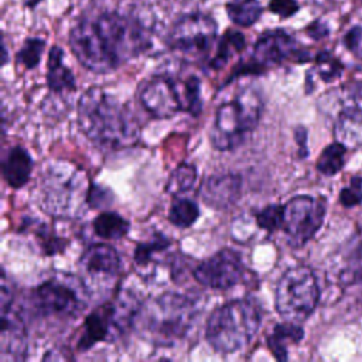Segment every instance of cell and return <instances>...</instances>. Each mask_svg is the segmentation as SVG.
I'll list each match as a JSON object with an SVG mask.
<instances>
[{
    "label": "cell",
    "mask_w": 362,
    "mask_h": 362,
    "mask_svg": "<svg viewBox=\"0 0 362 362\" xmlns=\"http://www.w3.org/2000/svg\"><path fill=\"white\" fill-rule=\"evenodd\" d=\"M76 59L95 74H107L150 47L147 28L132 16L105 11L82 18L69 33Z\"/></svg>",
    "instance_id": "1"
},
{
    "label": "cell",
    "mask_w": 362,
    "mask_h": 362,
    "mask_svg": "<svg viewBox=\"0 0 362 362\" xmlns=\"http://www.w3.org/2000/svg\"><path fill=\"white\" fill-rule=\"evenodd\" d=\"M78 123L89 141L102 150L134 146L141 134L133 113L100 88H89L78 102Z\"/></svg>",
    "instance_id": "2"
},
{
    "label": "cell",
    "mask_w": 362,
    "mask_h": 362,
    "mask_svg": "<svg viewBox=\"0 0 362 362\" xmlns=\"http://www.w3.org/2000/svg\"><path fill=\"white\" fill-rule=\"evenodd\" d=\"M195 317L194 298L180 293H164L140 304L133 327L144 341L168 346L185 337Z\"/></svg>",
    "instance_id": "3"
},
{
    "label": "cell",
    "mask_w": 362,
    "mask_h": 362,
    "mask_svg": "<svg viewBox=\"0 0 362 362\" xmlns=\"http://www.w3.org/2000/svg\"><path fill=\"white\" fill-rule=\"evenodd\" d=\"M262 324V311L252 298L232 300L215 308L206 321L209 345L222 354L245 348Z\"/></svg>",
    "instance_id": "4"
},
{
    "label": "cell",
    "mask_w": 362,
    "mask_h": 362,
    "mask_svg": "<svg viewBox=\"0 0 362 362\" xmlns=\"http://www.w3.org/2000/svg\"><path fill=\"white\" fill-rule=\"evenodd\" d=\"M89 188L90 184L81 168L69 161H55L44 171L41 180V208L58 218L78 216L83 204H88Z\"/></svg>",
    "instance_id": "5"
},
{
    "label": "cell",
    "mask_w": 362,
    "mask_h": 362,
    "mask_svg": "<svg viewBox=\"0 0 362 362\" xmlns=\"http://www.w3.org/2000/svg\"><path fill=\"white\" fill-rule=\"evenodd\" d=\"M140 303L129 291H119L112 300L95 308L83 322L78 348L86 351L98 342H112L134 325Z\"/></svg>",
    "instance_id": "6"
},
{
    "label": "cell",
    "mask_w": 362,
    "mask_h": 362,
    "mask_svg": "<svg viewBox=\"0 0 362 362\" xmlns=\"http://www.w3.org/2000/svg\"><path fill=\"white\" fill-rule=\"evenodd\" d=\"M318 298L320 288L315 274L307 266L288 269L276 286V310L286 321H305L315 310Z\"/></svg>",
    "instance_id": "7"
},
{
    "label": "cell",
    "mask_w": 362,
    "mask_h": 362,
    "mask_svg": "<svg viewBox=\"0 0 362 362\" xmlns=\"http://www.w3.org/2000/svg\"><path fill=\"white\" fill-rule=\"evenodd\" d=\"M72 276L52 277L33 290L31 300L35 310L44 315L74 317L85 307L88 293L85 284Z\"/></svg>",
    "instance_id": "8"
},
{
    "label": "cell",
    "mask_w": 362,
    "mask_h": 362,
    "mask_svg": "<svg viewBox=\"0 0 362 362\" xmlns=\"http://www.w3.org/2000/svg\"><path fill=\"white\" fill-rule=\"evenodd\" d=\"M216 21L204 13L180 17L170 28L167 42L171 49L191 58H204L216 40Z\"/></svg>",
    "instance_id": "9"
},
{
    "label": "cell",
    "mask_w": 362,
    "mask_h": 362,
    "mask_svg": "<svg viewBox=\"0 0 362 362\" xmlns=\"http://www.w3.org/2000/svg\"><path fill=\"white\" fill-rule=\"evenodd\" d=\"M325 201L311 195H297L283 205V226L291 247L304 246L321 228Z\"/></svg>",
    "instance_id": "10"
},
{
    "label": "cell",
    "mask_w": 362,
    "mask_h": 362,
    "mask_svg": "<svg viewBox=\"0 0 362 362\" xmlns=\"http://www.w3.org/2000/svg\"><path fill=\"white\" fill-rule=\"evenodd\" d=\"M140 100L154 117H173L180 110H185L184 82H177L167 76H156L141 88Z\"/></svg>",
    "instance_id": "11"
},
{
    "label": "cell",
    "mask_w": 362,
    "mask_h": 362,
    "mask_svg": "<svg viewBox=\"0 0 362 362\" xmlns=\"http://www.w3.org/2000/svg\"><path fill=\"white\" fill-rule=\"evenodd\" d=\"M243 273L239 253L225 247L194 269L195 280L209 288L226 290L235 286Z\"/></svg>",
    "instance_id": "12"
},
{
    "label": "cell",
    "mask_w": 362,
    "mask_h": 362,
    "mask_svg": "<svg viewBox=\"0 0 362 362\" xmlns=\"http://www.w3.org/2000/svg\"><path fill=\"white\" fill-rule=\"evenodd\" d=\"M307 59L308 54L303 51L297 41L283 30L264 33L253 47V61L260 68L280 65L286 61L303 62Z\"/></svg>",
    "instance_id": "13"
},
{
    "label": "cell",
    "mask_w": 362,
    "mask_h": 362,
    "mask_svg": "<svg viewBox=\"0 0 362 362\" xmlns=\"http://www.w3.org/2000/svg\"><path fill=\"white\" fill-rule=\"evenodd\" d=\"M249 129L235 100L218 106L211 129V143L216 150H233L242 144Z\"/></svg>",
    "instance_id": "14"
},
{
    "label": "cell",
    "mask_w": 362,
    "mask_h": 362,
    "mask_svg": "<svg viewBox=\"0 0 362 362\" xmlns=\"http://www.w3.org/2000/svg\"><path fill=\"white\" fill-rule=\"evenodd\" d=\"M120 267V257L115 247L105 243L90 245L79 259V269L83 276V284L89 280L109 281Z\"/></svg>",
    "instance_id": "15"
},
{
    "label": "cell",
    "mask_w": 362,
    "mask_h": 362,
    "mask_svg": "<svg viewBox=\"0 0 362 362\" xmlns=\"http://www.w3.org/2000/svg\"><path fill=\"white\" fill-rule=\"evenodd\" d=\"M1 361H21L27 351V334L23 318L10 301L1 303Z\"/></svg>",
    "instance_id": "16"
},
{
    "label": "cell",
    "mask_w": 362,
    "mask_h": 362,
    "mask_svg": "<svg viewBox=\"0 0 362 362\" xmlns=\"http://www.w3.org/2000/svg\"><path fill=\"white\" fill-rule=\"evenodd\" d=\"M335 140L346 148L362 146V90L351 95V99L338 113L334 123Z\"/></svg>",
    "instance_id": "17"
},
{
    "label": "cell",
    "mask_w": 362,
    "mask_h": 362,
    "mask_svg": "<svg viewBox=\"0 0 362 362\" xmlns=\"http://www.w3.org/2000/svg\"><path fill=\"white\" fill-rule=\"evenodd\" d=\"M240 192V177L232 173L208 177L201 185V198L212 208L230 206Z\"/></svg>",
    "instance_id": "18"
},
{
    "label": "cell",
    "mask_w": 362,
    "mask_h": 362,
    "mask_svg": "<svg viewBox=\"0 0 362 362\" xmlns=\"http://www.w3.org/2000/svg\"><path fill=\"white\" fill-rule=\"evenodd\" d=\"M1 170L7 184L13 188H20L28 181L31 175L33 160L25 148L16 146L11 147L7 156L3 158Z\"/></svg>",
    "instance_id": "19"
},
{
    "label": "cell",
    "mask_w": 362,
    "mask_h": 362,
    "mask_svg": "<svg viewBox=\"0 0 362 362\" xmlns=\"http://www.w3.org/2000/svg\"><path fill=\"white\" fill-rule=\"evenodd\" d=\"M47 85L49 90L57 93L72 92L75 89V78L71 69L64 64V52L57 45H54L48 54Z\"/></svg>",
    "instance_id": "20"
},
{
    "label": "cell",
    "mask_w": 362,
    "mask_h": 362,
    "mask_svg": "<svg viewBox=\"0 0 362 362\" xmlns=\"http://www.w3.org/2000/svg\"><path fill=\"white\" fill-rule=\"evenodd\" d=\"M303 337H304V331L298 325V322L286 321L274 327L273 332L267 338V345L272 354L279 361H286L288 358L287 346L291 344H298L303 339Z\"/></svg>",
    "instance_id": "21"
},
{
    "label": "cell",
    "mask_w": 362,
    "mask_h": 362,
    "mask_svg": "<svg viewBox=\"0 0 362 362\" xmlns=\"http://www.w3.org/2000/svg\"><path fill=\"white\" fill-rule=\"evenodd\" d=\"M235 102L249 132H252L257 126L263 112V99L260 92L253 86H246L236 95Z\"/></svg>",
    "instance_id": "22"
},
{
    "label": "cell",
    "mask_w": 362,
    "mask_h": 362,
    "mask_svg": "<svg viewBox=\"0 0 362 362\" xmlns=\"http://www.w3.org/2000/svg\"><path fill=\"white\" fill-rule=\"evenodd\" d=\"M229 18L240 27L253 25L262 16L259 0H230L226 3Z\"/></svg>",
    "instance_id": "23"
},
{
    "label": "cell",
    "mask_w": 362,
    "mask_h": 362,
    "mask_svg": "<svg viewBox=\"0 0 362 362\" xmlns=\"http://www.w3.org/2000/svg\"><path fill=\"white\" fill-rule=\"evenodd\" d=\"M93 230L103 239H120L129 232V222L116 212H102L93 221Z\"/></svg>",
    "instance_id": "24"
},
{
    "label": "cell",
    "mask_w": 362,
    "mask_h": 362,
    "mask_svg": "<svg viewBox=\"0 0 362 362\" xmlns=\"http://www.w3.org/2000/svg\"><path fill=\"white\" fill-rule=\"evenodd\" d=\"M345 153L346 147L335 140L334 143L328 144L320 154L317 160V170L327 177L335 175L345 164Z\"/></svg>",
    "instance_id": "25"
},
{
    "label": "cell",
    "mask_w": 362,
    "mask_h": 362,
    "mask_svg": "<svg viewBox=\"0 0 362 362\" xmlns=\"http://www.w3.org/2000/svg\"><path fill=\"white\" fill-rule=\"evenodd\" d=\"M170 246V240L163 236L157 235L151 240L140 243L134 250V262L139 267L147 269L150 264L157 263V256L163 253Z\"/></svg>",
    "instance_id": "26"
},
{
    "label": "cell",
    "mask_w": 362,
    "mask_h": 362,
    "mask_svg": "<svg viewBox=\"0 0 362 362\" xmlns=\"http://www.w3.org/2000/svg\"><path fill=\"white\" fill-rule=\"evenodd\" d=\"M243 47H245V37L240 33L232 31V30L225 33V35L218 44V49L214 59L211 61V66L214 69L222 68L228 62L230 55L233 52H239Z\"/></svg>",
    "instance_id": "27"
},
{
    "label": "cell",
    "mask_w": 362,
    "mask_h": 362,
    "mask_svg": "<svg viewBox=\"0 0 362 362\" xmlns=\"http://www.w3.org/2000/svg\"><path fill=\"white\" fill-rule=\"evenodd\" d=\"M199 216L198 205L187 198L175 199L168 211V219L173 225L178 228L191 226Z\"/></svg>",
    "instance_id": "28"
},
{
    "label": "cell",
    "mask_w": 362,
    "mask_h": 362,
    "mask_svg": "<svg viewBox=\"0 0 362 362\" xmlns=\"http://www.w3.org/2000/svg\"><path fill=\"white\" fill-rule=\"evenodd\" d=\"M195 180H197L195 167L192 164L182 163L170 175L165 185V191L173 195H177L180 192H187L192 188Z\"/></svg>",
    "instance_id": "29"
},
{
    "label": "cell",
    "mask_w": 362,
    "mask_h": 362,
    "mask_svg": "<svg viewBox=\"0 0 362 362\" xmlns=\"http://www.w3.org/2000/svg\"><path fill=\"white\" fill-rule=\"evenodd\" d=\"M45 47V41L41 38H28L20 51L16 55L17 64L23 65L25 69H33L38 65L42 51Z\"/></svg>",
    "instance_id": "30"
},
{
    "label": "cell",
    "mask_w": 362,
    "mask_h": 362,
    "mask_svg": "<svg viewBox=\"0 0 362 362\" xmlns=\"http://www.w3.org/2000/svg\"><path fill=\"white\" fill-rule=\"evenodd\" d=\"M315 61H317V71L320 78L327 82L338 78L344 69L342 64L329 52H320Z\"/></svg>",
    "instance_id": "31"
},
{
    "label": "cell",
    "mask_w": 362,
    "mask_h": 362,
    "mask_svg": "<svg viewBox=\"0 0 362 362\" xmlns=\"http://www.w3.org/2000/svg\"><path fill=\"white\" fill-rule=\"evenodd\" d=\"M256 222L260 228L273 232L283 226V205H269L256 215Z\"/></svg>",
    "instance_id": "32"
},
{
    "label": "cell",
    "mask_w": 362,
    "mask_h": 362,
    "mask_svg": "<svg viewBox=\"0 0 362 362\" xmlns=\"http://www.w3.org/2000/svg\"><path fill=\"white\" fill-rule=\"evenodd\" d=\"M339 202L345 208H351L362 202V178L361 177H354L349 185L341 189Z\"/></svg>",
    "instance_id": "33"
},
{
    "label": "cell",
    "mask_w": 362,
    "mask_h": 362,
    "mask_svg": "<svg viewBox=\"0 0 362 362\" xmlns=\"http://www.w3.org/2000/svg\"><path fill=\"white\" fill-rule=\"evenodd\" d=\"M344 42L352 55L362 61V21L356 23L346 31Z\"/></svg>",
    "instance_id": "34"
},
{
    "label": "cell",
    "mask_w": 362,
    "mask_h": 362,
    "mask_svg": "<svg viewBox=\"0 0 362 362\" xmlns=\"http://www.w3.org/2000/svg\"><path fill=\"white\" fill-rule=\"evenodd\" d=\"M362 279V245L358 247L355 255L352 256L348 267L344 270L341 280L345 284H352Z\"/></svg>",
    "instance_id": "35"
},
{
    "label": "cell",
    "mask_w": 362,
    "mask_h": 362,
    "mask_svg": "<svg viewBox=\"0 0 362 362\" xmlns=\"http://www.w3.org/2000/svg\"><path fill=\"white\" fill-rule=\"evenodd\" d=\"M269 10L274 14H279L283 18H287L297 13L298 3L296 0H270Z\"/></svg>",
    "instance_id": "36"
},
{
    "label": "cell",
    "mask_w": 362,
    "mask_h": 362,
    "mask_svg": "<svg viewBox=\"0 0 362 362\" xmlns=\"http://www.w3.org/2000/svg\"><path fill=\"white\" fill-rule=\"evenodd\" d=\"M294 136H296V140H297L300 148L303 150L301 157L307 156V130L303 126H298L294 132Z\"/></svg>",
    "instance_id": "37"
},
{
    "label": "cell",
    "mask_w": 362,
    "mask_h": 362,
    "mask_svg": "<svg viewBox=\"0 0 362 362\" xmlns=\"http://www.w3.org/2000/svg\"><path fill=\"white\" fill-rule=\"evenodd\" d=\"M40 1H41V0H23L24 6H27V7H35Z\"/></svg>",
    "instance_id": "38"
}]
</instances>
